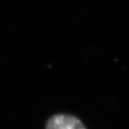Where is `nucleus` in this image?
Masks as SVG:
<instances>
[{
  "mask_svg": "<svg viewBox=\"0 0 129 129\" xmlns=\"http://www.w3.org/2000/svg\"><path fill=\"white\" fill-rule=\"evenodd\" d=\"M46 129H86V127L75 117L66 114H58L48 120Z\"/></svg>",
  "mask_w": 129,
  "mask_h": 129,
  "instance_id": "obj_1",
  "label": "nucleus"
}]
</instances>
